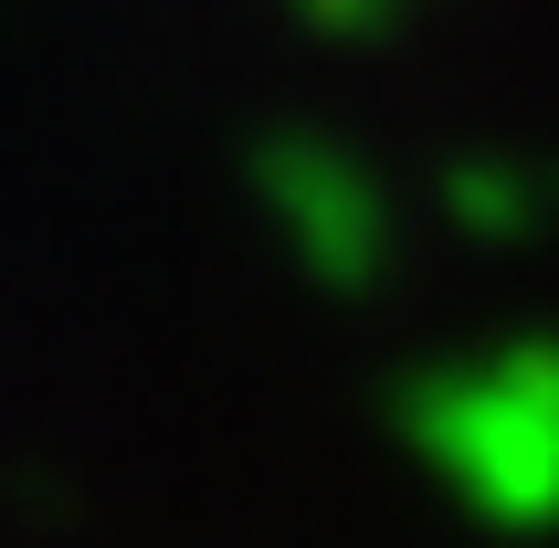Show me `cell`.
<instances>
[{
	"label": "cell",
	"instance_id": "obj_1",
	"mask_svg": "<svg viewBox=\"0 0 559 548\" xmlns=\"http://www.w3.org/2000/svg\"><path fill=\"white\" fill-rule=\"evenodd\" d=\"M559 348H518L486 380H454V391L423 401V432H433V464L465 475L475 507L497 517H559Z\"/></svg>",
	"mask_w": 559,
	"mask_h": 548
},
{
	"label": "cell",
	"instance_id": "obj_2",
	"mask_svg": "<svg viewBox=\"0 0 559 548\" xmlns=\"http://www.w3.org/2000/svg\"><path fill=\"white\" fill-rule=\"evenodd\" d=\"M264 201H275V222L296 233V253H307L328 285H370L380 274V190L359 158H338L328 138H264Z\"/></svg>",
	"mask_w": 559,
	"mask_h": 548
},
{
	"label": "cell",
	"instance_id": "obj_3",
	"mask_svg": "<svg viewBox=\"0 0 559 548\" xmlns=\"http://www.w3.org/2000/svg\"><path fill=\"white\" fill-rule=\"evenodd\" d=\"M443 201L486 222V243H518V233H528V222L549 212V190H538L528 169H497V158H465V169L443 180Z\"/></svg>",
	"mask_w": 559,
	"mask_h": 548
},
{
	"label": "cell",
	"instance_id": "obj_4",
	"mask_svg": "<svg viewBox=\"0 0 559 548\" xmlns=\"http://www.w3.org/2000/svg\"><path fill=\"white\" fill-rule=\"evenodd\" d=\"M412 0H296V22L328 32V43H370V32H391Z\"/></svg>",
	"mask_w": 559,
	"mask_h": 548
}]
</instances>
